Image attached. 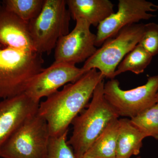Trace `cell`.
<instances>
[{"mask_svg":"<svg viewBox=\"0 0 158 158\" xmlns=\"http://www.w3.org/2000/svg\"><path fill=\"white\" fill-rule=\"evenodd\" d=\"M104 78L100 72L93 69L40 103L37 113L47 122L50 137L68 131L74 118L88 106L97 85Z\"/></svg>","mask_w":158,"mask_h":158,"instance_id":"6da1fadb","label":"cell"},{"mask_svg":"<svg viewBox=\"0 0 158 158\" xmlns=\"http://www.w3.org/2000/svg\"><path fill=\"white\" fill-rule=\"evenodd\" d=\"M104 81L94 91L91 102L72 123L73 131L67 143L77 158H83L108 124L119 117L105 98Z\"/></svg>","mask_w":158,"mask_h":158,"instance_id":"7a4b0ae2","label":"cell"},{"mask_svg":"<svg viewBox=\"0 0 158 158\" xmlns=\"http://www.w3.org/2000/svg\"><path fill=\"white\" fill-rule=\"evenodd\" d=\"M44 63L42 54L36 51L0 48V99L25 92Z\"/></svg>","mask_w":158,"mask_h":158,"instance_id":"3957f363","label":"cell"},{"mask_svg":"<svg viewBox=\"0 0 158 158\" xmlns=\"http://www.w3.org/2000/svg\"><path fill=\"white\" fill-rule=\"evenodd\" d=\"M65 0H45L37 17L28 23L34 49L49 55L58 40L69 33L70 12Z\"/></svg>","mask_w":158,"mask_h":158,"instance_id":"277c9868","label":"cell"},{"mask_svg":"<svg viewBox=\"0 0 158 158\" xmlns=\"http://www.w3.org/2000/svg\"><path fill=\"white\" fill-rule=\"evenodd\" d=\"M144 24L137 23L122 29L115 37L105 41L100 48L85 61L82 68L85 72L95 69L105 77L115 78L114 73L119 63L141 39Z\"/></svg>","mask_w":158,"mask_h":158,"instance_id":"5b68a950","label":"cell"},{"mask_svg":"<svg viewBox=\"0 0 158 158\" xmlns=\"http://www.w3.org/2000/svg\"><path fill=\"white\" fill-rule=\"evenodd\" d=\"M50 136L47 122L38 113L26 120L3 145V158H45Z\"/></svg>","mask_w":158,"mask_h":158,"instance_id":"8992f818","label":"cell"},{"mask_svg":"<svg viewBox=\"0 0 158 158\" xmlns=\"http://www.w3.org/2000/svg\"><path fill=\"white\" fill-rule=\"evenodd\" d=\"M158 75L150 77L145 85L129 90L122 89L116 79L105 84V98L119 116L134 118L157 103Z\"/></svg>","mask_w":158,"mask_h":158,"instance_id":"52a82bcc","label":"cell"},{"mask_svg":"<svg viewBox=\"0 0 158 158\" xmlns=\"http://www.w3.org/2000/svg\"><path fill=\"white\" fill-rule=\"evenodd\" d=\"M158 10L157 5L145 0H119L118 11L97 27L96 47L101 46L107 40L116 36L123 28L155 17L151 12Z\"/></svg>","mask_w":158,"mask_h":158,"instance_id":"ba28073f","label":"cell"},{"mask_svg":"<svg viewBox=\"0 0 158 158\" xmlns=\"http://www.w3.org/2000/svg\"><path fill=\"white\" fill-rule=\"evenodd\" d=\"M76 22L74 28L58 40L55 48L54 62L75 65L85 62L97 50L96 35L90 31L91 25L81 19Z\"/></svg>","mask_w":158,"mask_h":158,"instance_id":"9c48e42d","label":"cell"},{"mask_svg":"<svg viewBox=\"0 0 158 158\" xmlns=\"http://www.w3.org/2000/svg\"><path fill=\"white\" fill-rule=\"evenodd\" d=\"M86 73L83 69L78 68L75 65L53 62L32 78L25 93L40 102V99L50 96L62 86L74 83Z\"/></svg>","mask_w":158,"mask_h":158,"instance_id":"30bf717a","label":"cell"},{"mask_svg":"<svg viewBox=\"0 0 158 158\" xmlns=\"http://www.w3.org/2000/svg\"><path fill=\"white\" fill-rule=\"evenodd\" d=\"M39 105L25 92L0 101V152L17 129L37 114Z\"/></svg>","mask_w":158,"mask_h":158,"instance_id":"8fae6325","label":"cell"},{"mask_svg":"<svg viewBox=\"0 0 158 158\" xmlns=\"http://www.w3.org/2000/svg\"><path fill=\"white\" fill-rule=\"evenodd\" d=\"M28 23L0 4V48L35 51L29 33Z\"/></svg>","mask_w":158,"mask_h":158,"instance_id":"7c38bea8","label":"cell"},{"mask_svg":"<svg viewBox=\"0 0 158 158\" xmlns=\"http://www.w3.org/2000/svg\"><path fill=\"white\" fill-rule=\"evenodd\" d=\"M66 3L74 20H85L94 27H98L114 12V5L109 0H67Z\"/></svg>","mask_w":158,"mask_h":158,"instance_id":"4fadbf2b","label":"cell"},{"mask_svg":"<svg viewBox=\"0 0 158 158\" xmlns=\"http://www.w3.org/2000/svg\"><path fill=\"white\" fill-rule=\"evenodd\" d=\"M116 158H131L140 153L145 135L135 126L130 118L118 119Z\"/></svg>","mask_w":158,"mask_h":158,"instance_id":"5bb4252c","label":"cell"},{"mask_svg":"<svg viewBox=\"0 0 158 158\" xmlns=\"http://www.w3.org/2000/svg\"><path fill=\"white\" fill-rule=\"evenodd\" d=\"M118 119L115 118L110 122L85 156L93 158H116Z\"/></svg>","mask_w":158,"mask_h":158,"instance_id":"9a60e30c","label":"cell"},{"mask_svg":"<svg viewBox=\"0 0 158 158\" xmlns=\"http://www.w3.org/2000/svg\"><path fill=\"white\" fill-rule=\"evenodd\" d=\"M152 58L146 50L137 44L119 63L114 73V77L127 71L136 74L143 73L150 64Z\"/></svg>","mask_w":158,"mask_h":158,"instance_id":"2e32d148","label":"cell"},{"mask_svg":"<svg viewBox=\"0 0 158 158\" xmlns=\"http://www.w3.org/2000/svg\"><path fill=\"white\" fill-rule=\"evenodd\" d=\"M45 0H4L2 4L8 11L27 23L38 16Z\"/></svg>","mask_w":158,"mask_h":158,"instance_id":"e0dca14e","label":"cell"},{"mask_svg":"<svg viewBox=\"0 0 158 158\" xmlns=\"http://www.w3.org/2000/svg\"><path fill=\"white\" fill-rule=\"evenodd\" d=\"M130 119L146 137H151L158 140V103Z\"/></svg>","mask_w":158,"mask_h":158,"instance_id":"ac0fdd59","label":"cell"},{"mask_svg":"<svg viewBox=\"0 0 158 158\" xmlns=\"http://www.w3.org/2000/svg\"><path fill=\"white\" fill-rule=\"evenodd\" d=\"M68 131L59 136L50 137L45 158H77L67 143Z\"/></svg>","mask_w":158,"mask_h":158,"instance_id":"d6986e66","label":"cell"},{"mask_svg":"<svg viewBox=\"0 0 158 158\" xmlns=\"http://www.w3.org/2000/svg\"><path fill=\"white\" fill-rule=\"evenodd\" d=\"M138 44L153 57L158 54V24L150 23L144 24V32Z\"/></svg>","mask_w":158,"mask_h":158,"instance_id":"ffe728a7","label":"cell"},{"mask_svg":"<svg viewBox=\"0 0 158 158\" xmlns=\"http://www.w3.org/2000/svg\"><path fill=\"white\" fill-rule=\"evenodd\" d=\"M83 158H93L91 157L88 156H85L84 157H83Z\"/></svg>","mask_w":158,"mask_h":158,"instance_id":"44dd1931","label":"cell"},{"mask_svg":"<svg viewBox=\"0 0 158 158\" xmlns=\"http://www.w3.org/2000/svg\"><path fill=\"white\" fill-rule=\"evenodd\" d=\"M156 101L157 103H158V92L157 93V94Z\"/></svg>","mask_w":158,"mask_h":158,"instance_id":"7402d4cb","label":"cell"},{"mask_svg":"<svg viewBox=\"0 0 158 158\" xmlns=\"http://www.w3.org/2000/svg\"><path fill=\"white\" fill-rule=\"evenodd\" d=\"M137 158H141V157L139 156V157H137Z\"/></svg>","mask_w":158,"mask_h":158,"instance_id":"603a6c76","label":"cell"}]
</instances>
